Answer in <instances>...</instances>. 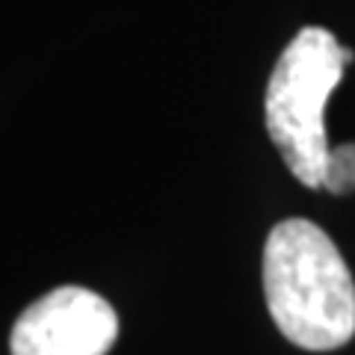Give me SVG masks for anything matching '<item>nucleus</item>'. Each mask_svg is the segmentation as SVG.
<instances>
[{"mask_svg":"<svg viewBox=\"0 0 355 355\" xmlns=\"http://www.w3.org/2000/svg\"><path fill=\"white\" fill-rule=\"evenodd\" d=\"M263 293L282 335L331 352L355 335V284L343 254L308 219L279 222L263 246Z\"/></svg>","mask_w":355,"mask_h":355,"instance_id":"nucleus-1","label":"nucleus"},{"mask_svg":"<svg viewBox=\"0 0 355 355\" xmlns=\"http://www.w3.org/2000/svg\"><path fill=\"white\" fill-rule=\"evenodd\" d=\"M323 190L335 196L355 193V142H343V146L329 148Z\"/></svg>","mask_w":355,"mask_h":355,"instance_id":"nucleus-4","label":"nucleus"},{"mask_svg":"<svg viewBox=\"0 0 355 355\" xmlns=\"http://www.w3.org/2000/svg\"><path fill=\"white\" fill-rule=\"evenodd\" d=\"M119 317L104 296L86 287H57L33 302L9 338L12 355H107Z\"/></svg>","mask_w":355,"mask_h":355,"instance_id":"nucleus-3","label":"nucleus"},{"mask_svg":"<svg viewBox=\"0 0 355 355\" xmlns=\"http://www.w3.org/2000/svg\"><path fill=\"white\" fill-rule=\"evenodd\" d=\"M355 53L323 27L299 30L266 86V130L287 169L308 190H320L329 160L326 101Z\"/></svg>","mask_w":355,"mask_h":355,"instance_id":"nucleus-2","label":"nucleus"}]
</instances>
